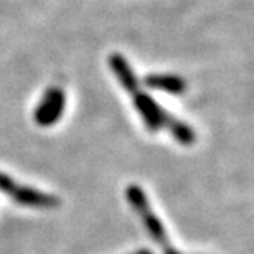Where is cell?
<instances>
[{
	"label": "cell",
	"instance_id": "8992f818",
	"mask_svg": "<svg viewBox=\"0 0 254 254\" xmlns=\"http://www.w3.org/2000/svg\"><path fill=\"white\" fill-rule=\"evenodd\" d=\"M144 83L152 89H160L170 94H182L187 88L185 81L175 74H149L145 76Z\"/></svg>",
	"mask_w": 254,
	"mask_h": 254
},
{
	"label": "cell",
	"instance_id": "3957f363",
	"mask_svg": "<svg viewBox=\"0 0 254 254\" xmlns=\"http://www.w3.org/2000/svg\"><path fill=\"white\" fill-rule=\"evenodd\" d=\"M64 93L62 88H50L40 101V104L35 109V123L42 127H48L57 124L64 111Z\"/></svg>",
	"mask_w": 254,
	"mask_h": 254
},
{
	"label": "cell",
	"instance_id": "ba28073f",
	"mask_svg": "<svg viewBox=\"0 0 254 254\" xmlns=\"http://www.w3.org/2000/svg\"><path fill=\"white\" fill-rule=\"evenodd\" d=\"M134 254H152L150 251H147V250H140V251H137V253H134Z\"/></svg>",
	"mask_w": 254,
	"mask_h": 254
},
{
	"label": "cell",
	"instance_id": "6da1fadb",
	"mask_svg": "<svg viewBox=\"0 0 254 254\" xmlns=\"http://www.w3.org/2000/svg\"><path fill=\"white\" fill-rule=\"evenodd\" d=\"M126 196H127V201L130 203V206L134 208V211L140 216V220L144 223L145 230L149 231V235L152 236V240L164 250V254H180L177 250H174L169 243L165 228L160 223L159 218H157L155 213L152 211L144 190H142L139 185H129L126 190Z\"/></svg>",
	"mask_w": 254,
	"mask_h": 254
},
{
	"label": "cell",
	"instance_id": "52a82bcc",
	"mask_svg": "<svg viewBox=\"0 0 254 254\" xmlns=\"http://www.w3.org/2000/svg\"><path fill=\"white\" fill-rule=\"evenodd\" d=\"M162 127H167L170 134L174 135L182 145H191L193 142H195V132H193L191 127L187 126L185 123H182L179 119L172 118L169 113H165L164 116Z\"/></svg>",
	"mask_w": 254,
	"mask_h": 254
},
{
	"label": "cell",
	"instance_id": "277c9868",
	"mask_svg": "<svg viewBox=\"0 0 254 254\" xmlns=\"http://www.w3.org/2000/svg\"><path fill=\"white\" fill-rule=\"evenodd\" d=\"M132 96H134L135 109L139 111V114L142 116L147 129H150V132L159 130L162 127V123H164V116L167 111L162 109L152 96L142 93V91H137V93Z\"/></svg>",
	"mask_w": 254,
	"mask_h": 254
},
{
	"label": "cell",
	"instance_id": "5b68a950",
	"mask_svg": "<svg viewBox=\"0 0 254 254\" xmlns=\"http://www.w3.org/2000/svg\"><path fill=\"white\" fill-rule=\"evenodd\" d=\"M108 62H109L111 69H113V73L116 74V78H118L119 83L124 86V89L127 93L135 94L137 91H140L139 79H137V76L134 74V71H132L130 64L127 63V60L123 57V55L113 53Z\"/></svg>",
	"mask_w": 254,
	"mask_h": 254
},
{
	"label": "cell",
	"instance_id": "7a4b0ae2",
	"mask_svg": "<svg viewBox=\"0 0 254 254\" xmlns=\"http://www.w3.org/2000/svg\"><path fill=\"white\" fill-rule=\"evenodd\" d=\"M0 191L7 193L12 200H15L23 206L53 208L60 205V200L57 196L48 195V193H43L40 190H35L32 187L20 185L5 174H0Z\"/></svg>",
	"mask_w": 254,
	"mask_h": 254
}]
</instances>
